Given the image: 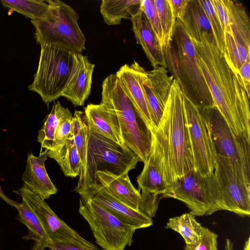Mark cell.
<instances>
[{
    "label": "cell",
    "instance_id": "1",
    "mask_svg": "<svg viewBox=\"0 0 250 250\" xmlns=\"http://www.w3.org/2000/svg\"><path fill=\"white\" fill-rule=\"evenodd\" d=\"M207 37L199 42L191 40L214 104L232 133L250 142V98L223 53Z\"/></svg>",
    "mask_w": 250,
    "mask_h": 250
},
{
    "label": "cell",
    "instance_id": "2",
    "mask_svg": "<svg viewBox=\"0 0 250 250\" xmlns=\"http://www.w3.org/2000/svg\"><path fill=\"white\" fill-rule=\"evenodd\" d=\"M151 133L161 157L164 177L167 184L194 170L183 94L175 79L161 120Z\"/></svg>",
    "mask_w": 250,
    "mask_h": 250
},
{
    "label": "cell",
    "instance_id": "3",
    "mask_svg": "<svg viewBox=\"0 0 250 250\" xmlns=\"http://www.w3.org/2000/svg\"><path fill=\"white\" fill-rule=\"evenodd\" d=\"M164 51L168 71L188 98L199 108L214 105L194 44L178 19L175 21L172 41Z\"/></svg>",
    "mask_w": 250,
    "mask_h": 250
},
{
    "label": "cell",
    "instance_id": "4",
    "mask_svg": "<svg viewBox=\"0 0 250 250\" xmlns=\"http://www.w3.org/2000/svg\"><path fill=\"white\" fill-rule=\"evenodd\" d=\"M139 161L138 157L125 145L88 129L85 174L74 190L81 198L88 201L91 199L93 188L99 184L97 171L121 175L134 169Z\"/></svg>",
    "mask_w": 250,
    "mask_h": 250
},
{
    "label": "cell",
    "instance_id": "5",
    "mask_svg": "<svg viewBox=\"0 0 250 250\" xmlns=\"http://www.w3.org/2000/svg\"><path fill=\"white\" fill-rule=\"evenodd\" d=\"M101 104L114 114L120 126L125 145L145 163L151 145V133L123 90L115 74L103 81Z\"/></svg>",
    "mask_w": 250,
    "mask_h": 250
},
{
    "label": "cell",
    "instance_id": "6",
    "mask_svg": "<svg viewBox=\"0 0 250 250\" xmlns=\"http://www.w3.org/2000/svg\"><path fill=\"white\" fill-rule=\"evenodd\" d=\"M44 17L31 20L37 44H53L75 53L85 50L86 39L78 24L79 16L69 5L59 0H49Z\"/></svg>",
    "mask_w": 250,
    "mask_h": 250
},
{
    "label": "cell",
    "instance_id": "7",
    "mask_svg": "<svg viewBox=\"0 0 250 250\" xmlns=\"http://www.w3.org/2000/svg\"><path fill=\"white\" fill-rule=\"evenodd\" d=\"M163 198L183 202L195 216L225 210L223 192L214 172L203 176L195 170L189 171L168 184Z\"/></svg>",
    "mask_w": 250,
    "mask_h": 250
},
{
    "label": "cell",
    "instance_id": "8",
    "mask_svg": "<svg viewBox=\"0 0 250 250\" xmlns=\"http://www.w3.org/2000/svg\"><path fill=\"white\" fill-rule=\"evenodd\" d=\"M75 53L53 44L41 46V52L32 83L28 86L36 92L49 107L62 94L69 79Z\"/></svg>",
    "mask_w": 250,
    "mask_h": 250
},
{
    "label": "cell",
    "instance_id": "9",
    "mask_svg": "<svg viewBox=\"0 0 250 250\" xmlns=\"http://www.w3.org/2000/svg\"><path fill=\"white\" fill-rule=\"evenodd\" d=\"M199 109L208 124L216 154L228 159L237 174L250 185V142L232 133L214 105Z\"/></svg>",
    "mask_w": 250,
    "mask_h": 250
},
{
    "label": "cell",
    "instance_id": "10",
    "mask_svg": "<svg viewBox=\"0 0 250 250\" xmlns=\"http://www.w3.org/2000/svg\"><path fill=\"white\" fill-rule=\"evenodd\" d=\"M79 213L87 222L96 242L104 250H124L130 246L136 229L119 221L92 199L79 202Z\"/></svg>",
    "mask_w": 250,
    "mask_h": 250
},
{
    "label": "cell",
    "instance_id": "11",
    "mask_svg": "<svg viewBox=\"0 0 250 250\" xmlns=\"http://www.w3.org/2000/svg\"><path fill=\"white\" fill-rule=\"evenodd\" d=\"M225 2L229 22L224 30L223 54L229 66L238 76L240 68L250 55V19L240 2L225 0Z\"/></svg>",
    "mask_w": 250,
    "mask_h": 250
},
{
    "label": "cell",
    "instance_id": "12",
    "mask_svg": "<svg viewBox=\"0 0 250 250\" xmlns=\"http://www.w3.org/2000/svg\"><path fill=\"white\" fill-rule=\"evenodd\" d=\"M183 94L194 170L206 176L214 172L217 154L204 117L199 108Z\"/></svg>",
    "mask_w": 250,
    "mask_h": 250
},
{
    "label": "cell",
    "instance_id": "13",
    "mask_svg": "<svg viewBox=\"0 0 250 250\" xmlns=\"http://www.w3.org/2000/svg\"><path fill=\"white\" fill-rule=\"evenodd\" d=\"M137 182L142 190L139 210L152 218L156 215L168 185L164 177L161 157L152 138L147 160L137 178Z\"/></svg>",
    "mask_w": 250,
    "mask_h": 250
},
{
    "label": "cell",
    "instance_id": "14",
    "mask_svg": "<svg viewBox=\"0 0 250 250\" xmlns=\"http://www.w3.org/2000/svg\"><path fill=\"white\" fill-rule=\"evenodd\" d=\"M214 172L223 192L225 210L250 215V185L236 172L230 161L217 155Z\"/></svg>",
    "mask_w": 250,
    "mask_h": 250
},
{
    "label": "cell",
    "instance_id": "15",
    "mask_svg": "<svg viewBox=\"0 0 250 250\" xmlns=\"http://www.w3.org/2000/svg\"><path fill=\"white\" fill-rule=\"evenodd\" d=\"M13 192L20 195L30 206L42 224L51 242L81 241L84 239L61 220L45 200L24 185Z\"/></svg>",
    "mask_w": 250,
    "mask_h": 250
},
{
    "label": "cell",
    "instance_id": "16",
    "mask_svg": "<svg viewBox=\"0 0 250 250\" xmlns=\"http://www.w3.org/2000/svg\"><path fill=\"white\" fill-rule=\"evenodd\" d=\"M168 70L158 66L150 71L144 69L141 75L142 84L145 91L154 129L158 125L174 80L168 74Z\"/></svg>",
    "mask_w": 250,
    "mask_h": 250
},
{
    "label": "cell",
    "instance_id": "17",
    "mask_svg": "<svg viewBox=\"0 0 250 250\" xmlns=\"http://www.w3.org/2000/svg\"><path fill=\"white\" fill-rule=\"evenodd\" d=\"M144 67L136 61L130 65L122 66L115 75L125 94L136 111L151 131L154 129L150 113L142 84V72Z\"/></svg>",
    "mask_w": 250,
    "mask_h": 250
},
{
    "label": "cell",
    "instance_id": "18",
    "mask_svg": "<svg viewBox=\"0 0 250 250\" xmlns=\"http://www.w3.org/2000/svg\"><path fill=\"white\" fill-rule=\"evenodd\" d=\"M95 64L86 56L75 53L71 74L62 97L74 106H82L90 93Z\"/></svg>",
    "mask_w": 250,
    "mask_h": 250
},
{
    "label": "cell",
    "instance_id": "19",
    "mask_svg": "<svg viewBox=\"0 0 250 250\" xmlns=\"http://www.w3.org/2000/svg\"><path fill=\"white\" fill-rule=\"evenodd\" d=\"M92 200L105 209L123 223L132 226L136 229L150 227L153 220L139 210L133 209L116 199L99 184L94 187Z\"/></svg>",
    "mask_w": 250,
    "mask_h": 250
},
{
    "label": "cell",
    "instance_id": "20",
    "mask_svg": "<svg viewBox=\"0 0 250 250\" xmlns=\"http://www.w3.org/2000/svg\"><path fill=\"white\" fill-rule=\"evenodd\" d=\"M48 157L45 150L40 151L39 156L28 154L24 172L21 177L28 189L45 200L57 192L55 185L46 171L45 162Z\"/></svg>",
    "mask_w": 250,
    "mask_h": 250
},
{
    "label": "cell",
    "instance_id": "21",
    "mask_svg": "<svg viewBox=\"0 0 250 250\" xmlns=\"http://www.w3.org/2000/svg\"><path fill=\"white\" fill-rule=\"evenodd\" d=\"M130 20L136 43L142 46L153 68L158 66L167 68L164 51L145 14L140 9Z\"/></svg>",
    "mask_w": 250,
    "mask_h": 250
},
{
    "label": "cell",
    "instance_id": "22",
    "mask_svg": "<svg viewBox=\"0 0 250 250\" xmlns=\"http://www.w3.org/2000/svg\"><path fill=\"white\" fill-rule=\"evenodd\" d=\"M88 129L120 145H125L116 115L103 104H88L84 108Z\"/></svg>",
    "mask_w": 250,
    "mask_h": 250
},
{
    "label": "cell",
    "instance_id": "23",
    "mask_svg": "<svg viewBox=\"0 0 250 250\" xmlns=\"http://www.w3.org/2000/svg\"><path fill=\"white\" fill-rule=\"evenodd\" d=\"M96 175L101 186L110 194L129 207L139 210L140 189L132 185L128 173L116 175L108 171H97Z\"/></svg>",
    "mask_w": 250,
    "mask_h": 250
},
{
    "label": "cell",
    "instance_id": "24",
    "mask_svg": "<svg viewBox=\"0 0 250 250\" xmlns=\"http://www.w3.org/2000/svg\"><path fill=\"white\" fill-rule=\"evenodd\" d=\"M180 20L192 40L201 42L206 34L216 42L209 21L199 0H188Z\"/></svg>",
    "mask_w": 250,
    "mask_h": 250
},
{
    "label": "cell",
    "instance_id": "25",
    "mask_svg": "<svg viewBox=\"0 0 250 250\" xmlns=\"http://www.w3.org/2000/svg\"><path fill=\"white\" fill-rule=\"evenodd\" d=\"M13 207L18 211V218L27 228L28 233L23 239L32 240L33 244L31 250H44L51 241L42 224L30 206L22 199L20 203H16Z\"/></svg>",
    "mask_w": 250,
    "mask_h": 250
},
{
    "label": "cell",
    "instance_id": "26",
    "mask_svg": "<svg viewBox=\"0 0 250 250\" xmlns=\"http://www.w3.org/2000/svg\"><path fill=\"white\" fill-rule=\"evenodd\" d=\"M141 0H103L100 13L108 25H119L123 19H130L140 9Z\"/></svg>",
    "mask_w": 250,
    "mask_h": 250
},
{
    "label": "cell",
    "instance_id": "27",
    "mask_svg": "<svg viewBox=\"0 0 250 250\" xmlns=\"http://www.w3.org/2000/svg\"><path fill=\"white\" fill-rule=\"evenodd\" d=\"M46 154L48 157L57 162L65 176L74 178L80 175L81 161L71 133L65 143L59 150L47 151Z\"/></svg>",
    "mask_w": 250,
    "mask_h": 250
},
{
    "label": "cell",
    "instance_id": "28",
    "mask_svg": "<svg viewBox=\"0 0 250 250\" xmlns=\"http://www.w3.org/2000/svg\"><path fill=\"white\" fill-rule=\"evenodd\" d=\"M88 127L84 112L76 110L72 117L71 134L81 161L77 186L82 182L86 171Z\"/></svg>",
    "mask_w": 250,
    "mask_h": 250
},
{
    "label": "cell",
    "instance_id": "29",
    "mask_svg": "<svg viewBox=\"0 0 250 250\" xmlns=\"http://www.w3.org/2000/svg\"><path fill=\"white\" fill-rule=\"evenodd\" d=\"M195 217L189 212L170 218L165 228L179 233L184 238L186 244L195 245L200 239L204 229Z\"/></svg>",
    "mask_w": 250,
    "mask_h": 250
},
{
    "label": "cell",
    "instance_id": "30",
    "mask_svg": "<svg viewBox=\"0 0 250 250\" xmlns=\"http://www.w3.org/2000/svg\"><path fill=\"white\" fill-rule=\"evenodd\" d=\"M70 110L63 106L59 101L54 102L51 110L44 120L42 128L38 131L37 141L42 149L48 151L52 147L57 127L62 117Z\"/></svg>",
    "mask_w": 250,
    "mask_h": 250
},
{
    "label": "cell",
    "instance_id": "31",
    "mask_svg": "<svg viewBox=\"0 0 250 250\" xmlns=\"http://www.w3.org/2000/svg\"><path fill=\"white\" fill-rule=\"evenodd\" d=\"M0 2L3 7L9 9V15L16 12L31 20L43 18L49 8L48 0H1Z\"/></svg>",
    "mask_w": 250,
    "mask_h": 250
},
{
    "label": "cell",
    "instance_id": "32",
    "mask_svg": "<svg viewBox=\"0 0 250 250\" xmlns=\"http://www.w3.org/2000/svg\"><path fill=\"white\" fill-rule=\"evenodd\" d=\"M159 17L163 33L164 48L172 41L174 27L176 21L167 0H154Z\"/></svg>",
    "mask_w": 250,
    "mask_h": 250
},
{
    "label": "cell",
    "instance_id": "33",
    "mask_svg": "<svg viewBox=\"0 0 250 250\" xmlns=\"http://www.w3.org/2000/svg\"><path fill=\"white\" fill-rule=\"evenodd\" d=\"M140 10L146 16L153 33L163 49L162 30L154 0H141Z\"/></svg>",
    "mask_w": 250,
    "mask_h": 250
},
{
    "label": "cell",
    "instance_id": "34",
    "mask_svg": "<svg viewBox=\"0 0 250 250\" xmlns=\"http://www.w3.org/2000/svg\"><path fill=\"white\" fill-rule=\"evenodd\" d=\"M209 21L215 39L216 46L223 53L224 51V34L219 19L210 0H199Z\"/></svg>",
    "mask_w": 250,
    "mask_h": 250
},
{
    "label": "cell",
    "instance_id": "35",
    "mask_svg": "<svg viewBox=\"0 0 250 250\" xmlns=\"http://www.w3.org/2000/svg\"><path fill=\"white\" fill-rule=\"evenodd\" d=\"M72 117L69 111L61 119L56 130L52 147L48 151H57L65 143L71 133Z\"/></svg>",
    "mask_w": 250,
    "mask_h": 250
},
{
    "label": "cell",
    "instance_id": "36",
    "mask_svg": "<svg viewBox=\"0 0 250 250\" xmlns=\"http://www.w3.org/2000/svg\"><path fill=\"white\" fill-rule=\"evenodd\" d=\"M217 234L205 228L199 241L195 245L186 244L184 250H218Z\"/></svg>",
    "mask_w": 250,
    "mask_h": 250
},
{
    "label": "cell",
    "instance_id": "37",
    "mask_svg": "<svg viewBox=\"0 0 250 250\" xmlns=\"http://www.w3.org/2000/svg\"><path fill=\"white\" fill-rule=\"evenodd\" d=\"M48 248L51 250H101L93 243L84 239L83 240H69L61 242H51Z\"/></svg>",
    "mask_w": 250,
    "mask_h": 250
},
{
    "label": "cell",
    "instance_id": "38",
    "mask_svg": "<svg viewBox=\"0 0 250 250\" xmlns=\"http://www.w3.org/2000/svg\"><path fill=\"white\" fill-rule=\"evenodd\" d=\"M210 1L224 31L229 22V15L225 0H211Z\"/></svg>",
    "mask_w": 250,
    "mask_h": 250
},
{
    "label": "cell",
    "instance_id": "39",
    "mask_svg": "<svg viewBox=\"0 0 250 250\" xmlns=\"http://www.w3.org/2000/svg\"><path fill=\"white\" fill-rule=\"evenodd\" d=\"M238 76L242 85L250 98V55L239 69Z\"/></svg>",
    "mask_w": 250,
    "mask_h": 250
},
{
    "label": "cell",
    "instance_id": "40",
    "mask_svg": "<svg viewBox=\"0 0 250 250\" xmlns=\"http://www.w3.org/2000/svg\"><path fill=\"white\" fill-rule=\"evenodd\" d=\"M173 15L176 20H180L184 14L188 0H167Z\"/></svg>",
    "mask_w": 250,
    "mask_h": 250
},
{
    "label": "cell",
    "instance_id": "41",
    "mask_svg": "<svg viewBox=\"0 0 250 250\" xmlns=\"http://www.w3.org/2000/svg\"><path fill=\"white\" fill-rule=\"evenodd\" d=\"M0 197L6 203L10 206L13 207L14 204L16 203L15 201L10 199L3 191L0 186Z\"/></svg>",
    "mask_w": 250,
    "mask_h": 250
},
{
    "label": "cell",
    "instance_id": "42",
    "mask_svg": "<svg viewBox=\"0 0 250 250\" xmlns=\"http://www.w3.org/2000/svg\"><path fill=\"white\" fill-rule=\"evenodd\" d=\"M224 250H233V244L229 239H226Z\"/></svg>",
    "mask_w": 250,
    "mask_h": 250
},
{
    "label": "cell",
    "instance_id": "43",
    "mask_svg": "<svg viewBox=\"0 0 250 250\" xmlns=\"http://www.w3.org/2000/svg\"><path fill=\"white\" fill-rule=\"evenodd\" d=\"M250 237L246 241L244 250H250Z\"/></svg>",
    "mask_w": 250,
    "mask_h": 250
}]
</instances>
